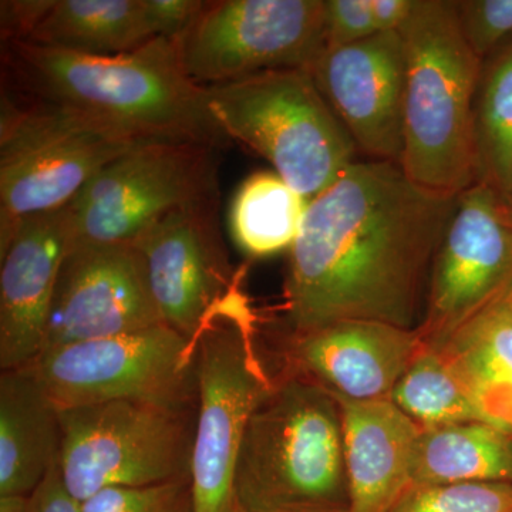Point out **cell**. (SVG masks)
Returning a JSON list of instances; mask_svg holds the SVG:
<instances>
[{"label": "cell", "instance_id": "30bf717a", "mask_svg": "<svg viewBox=\"0 0 512 512\" xmlns=\"http://www.w3.org/2000/svg\"><path fill=\"white\" fill-rule=\"evenodd\" d=\"M217 148L153 141L111 161L66 207L72 245L133 244L171 212L218 200Z\"/></svg>", "mask_w": 512, "mask_h": 512}, {"label": "cell", "instance_id": "44dd1931", "mask_svg": "<svg viewBox=\"0 0 512 512\" xmlns=\"http://www.w3.org/2000/svg\"><path fill=\"white\" fill-rule=\"evenodd\" d=\"M157 39L147 0H55L26 42L87 56H119Z\"/></svg>", "mask_w": 512, "mask_h": 512}, {"label": "cell", "instance_id": "603a6c76", "mask_svg": "<svg viewBox=\"0 0 512 512\" xmlns=\"http://www.w3.org/2000/svg\"><path fill=\"white\" fill-rule=\"evenodd\" d=\"M308 202L275 171L249 175L238 188L229 211L235 244L254 258L291 249L301 231Z\"/></svg>", "mask_w": 512, "mask_h": 512}, {"label": "cell", "instance_id": "5b68a950", "mask_svg": "<svg viewBox=\"0 0 512 512\" xmlns=\"http://www.w3.org/2000/svg\"><path fill=\"white\" fill-rule=\"evenodd\" d=\"M215 123L311 201L355 163L357 148L309 70L205 87Z\"/></svg>", "mask_w": 512, "mask_h": 512}, {"label": "cell", "instance_id": "7402d4cb", "mask_svg": "<svg viewBox=\"0 0 512 512\" xmlns=\"http://www.w3.org/2000/svg\"><path fill=\"white\" fill-rule=\"evenodd\" d=\"M512 484V433L485 423L421 430L412 485Z\"/></svg>", "mask_w": 512, "mask_h": 512}, {"label": "cell", "instance_id": "8992f818", "mask_svg": "<svg viewBox=\"0 0 512 512\" xmlns=\"http://www.w3.org/2000/svg\"><path fill=\"white\" fill-rule=\"evenodd\" d=\"M251 313L232 291L197 342V417L190 480L194 512H238L235 470L249 420L274 386Z\"/></svg>", "mask_w": 512, "mask_h": 512}, {"label": "cell", "instance_id": "2e32d148", "mask_svg": "<svg viewBox=\"0 0 512 512\" xmlns=\"http://www.w3.org/2000/svg\"><path fill=\"white\" fill-rule=\"evenodd\" d=\"M421 346L416 329L375 320H342L291 333L284 372L318 384L339 399H390Z\"/></svg>", "mask_w": 512, "mask_h": 512}, {"label": "cell", "instance_id": "f546056e", "mask_svg": "<svg viewBox=\"0 0 512 512\" xmlns=\"http://www.w3.org/2000/svg\"><path fill=\"white\" fill-rule=\"evenodd\" d=\"M53 5L55 0H3L0 3L3 43L26 42Z\"/></svg>", "mask_w": 512, "mask_h": 512}, {"label": "cell", "instance_id": "7a4b0ae2", "mask_svg": "<svg viewBox=\"0 0 512 512\" xmlns=\"http://www.w3.org/2000/svg\"><path fill=\"white\" fill-rule=\"evenodd\" d=\"M3 92L73 114L116 136L221 147L227 143L192 82L177 42L157 37L134 52L87 56L28 42L3 43Z\"/></svg>", "mask_w": 512, "mask_h": 512}, {"label": "cell", "instance_id": "ac0fdd59", "mask_svg": "<svg viewBox=\"0 0 512 512\" xmlns=\"http://www.w3.org/2000/svg\"><path fill=\"white\" fill-rule=\"evenodd\" d=\"M335 399L342 412L349 512H390L412 487L421 430L390 399Z\"/></svg>", "mask_w": 512, "mask_h": 512}, {"label": "cell", "instance_id": "d6a6232c", "mask_svg": "<svg viewBox=\"0 0 512 512\" xmlns=\"http://www.w3.org/2000/svg\"><path fill=\"white\" fill-rule=\"evenodd\" d=\"M0 512H29V497H0Z\"/></svg>", "mask_w": 512, "mask_h": 512}, {"label": "cell", "instance_id": "e575fe53", "mask_svg": "<svg viewBox=\"0 0 512 512\" xmlns=\"http://www.w3.org/2000/svg\"><path fill=\"white\" fill-rule=\"evenodd\" d=\"M501 201H503L504 210L507 212L508 218H510V221L512 222V185L508 194L505 195Z\"/></svg>", "mask_w": 512, "mask_h": 512}, {"label": "cell", "instance_id": "4dcf8cb0", "mask_svg": "<svg viewBox=\"0 0 512 512\" xmlns=\"http://www.w3.org/2000/svg\"><path fill=\"white\" fill-rule=\"evenodd\" d=\"M29 512H82L80 503L64 488L57 461L43 483L30 495Z\"/></svg>", "mask_w": 512, "mask_h": 512}, {"label": "cell", "instance_id": "4fadbf2b", "mask_svg": "<svg viewBox=\"0 0 512 512\" xmlns=\"http://www.w3.org/2000/svg\"><path fill=\"white\" fill-rule=\"evenodd\" d=\"M160 325L133 244L72 245L57 278L42 353Z\"/></svg>", "mask_w": 512, "mask_h": 512}, {"label": "cell", "instance_id": "277c9868", "mask_svg": "<svg viewBox=\"0 0 512 512\" xmlns=\"http://www.w3.org/2000/svg\"><path fill=\"white\" fill-rule=\"evenodd\" d=\"M406 50L404 174L458 197L477 184L474 100L481 62L467 45L454 0H416L400 29Z\"/></svg>", "mask_w": 512, "mask_h": 512}, {"label": "cell", "instance_id": "484cf974", "mask_svg": "<svg viewBox=\"0 0 512 512\" xmlns=\"http://www.w3.org/2000/svg\"><path fill=\"white\" fill-rule=\"evenodd\" d=\"M390 512H512V484L412 485Z\"/></svg>", "mask_w": 512, "mask_h": 512}, {"label": "cell", "instance_id": "e0dca14e", "mask_svg": "<svg viewBox=\"0 0 512 512\" xmlns=\"http://www.w3.org/2000/svg\"><path fill=\"white\" fill-rule=\"evenodd\" d=\"M72 247L67 208L20 225L0 251V369H22L45 345L60 268Z\"/></svg>", "mask_w": 512, "mask_h": 512}, {"label": "cell", "instance_id": "d590c367", "mask_svg": "<svg viewBox=\"0 0 512 512\" xmlns=\"http://www.w3.org/2000/svg\"><path fill=\"white\" fill-rule=\"evenodd\" d=\"M238 512H245V511H242L241 508H239Z\"/></svg>", "mask_w": 512, "mask_h": 512}, {"label": "cell", "instance_id": "52a82bcc", "mask_svg": "<svg viewBox=\"0 0 512 512\" xmlns=\"http://www.w3.org/2000/svg\"><path fill=\"white\" fill-rule=\"evenodd\" d=\"M138 144L143 143L3 92L0 251L23 222L69 207L106 165Z\"/></svg>", "mask_w": 512, "mask_h": 512}, {"label": "cell", "instance_id": "8fae6325", "mask_svg": "<svg viewBox=\"0 0 512 512\" xmlns=\"http://www.w3.org/2000/svg\"><path fill=\"white\" fill-rule=\"evenodd\" d=\"M185 73L198 86L278 70H309L326 49L325 0L205 2L175 39Z\"/></svg>", "mask_w": 512, "mask_h": 512}, {"label": "cell", "instance_id": "9c48e42d", "mask_svg": "<svg viewBox=\"0 0 512 512\" xmlns=\"http://www.w3.org/2000/svg\"><path fill=\"white\" fill-rule=\"evenodd\" d=\"M28 369L57 409L111 402L192 410L197 343L160 325L42 353Z\"/></svg>", "mask_w": 512, "mask_h": 512}, {"label": "cell", "instance_id": "f1b7e54d", "mask_svg": "<svg viewBox=\"0 0 512 512\" xmlns=\"http://www.w3.org/2000/svg\"><path fill=\"white\" fill-rule=\"evenodd\" d=\"M326 47L352 45L376 35L372 0H325Z\"/></svg>", "mask_w": 512, "mask_h": 512}, {"label": "cell", "instance_id": "5bb4252c", "mask_svg": "<svg viewBox=\"0 0 512 512\" xmlns=\"http://www.w3.org/2000/svg\"><path fill=\"white\" fill-rule=\"evenodd\" d=\"M218 200L171 212L133 242L163 325L197 343L234 291L217 220Z\"/></svg>", "mask_w": 512, "mask_h": 512}, {"label": "cell", "instance_id": "3957f363", "mask_svg": "<svg viewBox=\"0 0 512 512\" xmlns=\"http://www.w3.org/2000/svg\"><path fill=\"white\" fill-rule=\"evenodd\" d=\"M245 512H349L338 400L282 373L249 420L234 481Z\"/></svg>", "mask_w": 512, "mask_h": 512}, {"label": "cell", "instance_id": "4316f807", "mask_svg": "<svg viewBox=\"0 0 512 512\" xmlns=\"http://www.w3.org/2000/svg\"><path fill=\"white\" fill-rule=\"evenodd\" d=\"M80 508L82 512H194L191 480L109 488L84 501Z\"/></svg>", "mask_w": 512, "mask_h": 512}, {"label": "cell", "instance_id": "d6986e66", "mask_svg": "<svg viewBox=\"0 0 512 512\" xmlns=\"http://www.w3.org/2000/svg\"><path fill=\"white\" fill-rule=\"evenodd\" d=\"M60 410L28 367L0 375V497H30L55 466Z\"/></svg>", "mask_w": 512, "mask_h": 512}, {"label": "cell", "instance_id": "ba28073f", "mask_svg": "<svg viewBox=\"0 0 512 512\" xmlns=\"http://www.w3.org/2000/svg\"><path fill=\"white\" fill-rule=\"evenodd\" d=\"M192 410L111 402L60 410V478L77 503L100 491L190 477Z\"/></svg>", "mask_w": 512, "mask_h": 512}, {"label": "cell", "instance_id": "d4e9b609", "mask_svg": "<svg viewBox=\"0 0 512 512\" xmlns=\"http://www.w3.org/2000/svg\"><path fill=\"white\" fill-rule=\"evenodd\" d=\"M390 400L420 430L485 421L444 357L426 346H421L414 356Z\"/></svg>", "mask_w": 512, "mask_h": 512}, {"label": "cell", "instance_id": "1f68e13d", "mask_svg": "<svg viewBox=\"0 0 512 512\" xmlns=\"http://www.w3.org/2000/svg\"><path fill=\"white\" fill-rule=\"evenodd\" d=\"M416 0H372L373 22L377 33L402 29L412 15Z\"/></svg>", "mask_w": 512, "mask_h": 512}, {"label": "cell", "instance_id": "83f0119b", "mask_svg": "<svg viewBox=\"0 0 512 512\" xmlns=\"http://www.w3.org/2000/svg\"><path fill=\"white\" fill-rule=\"evenodd\" d=\"M461 33L483 62L512 37V0H454Z\"/></svg>", "mask_w": 512, "mask_h": 512}, {"label": "cell", "instance_id": "836d02e7", "mask_svg": "<svg viewBox=\"0 0 512 512\" xmlns=\"http://www.w3.org/2000/svg\"><path fill=\"white\" fill-rule=\"evenodd\" d=\"M493 303L503 306L512 315V272L508 276L507 282H505L501 291L495 296Z\"/></svg>", "mask_w": 512, "mask_h": 512}, {"label": "cell", "instance_id": "cb8c5ba5", "mask_svg": "<svg viewBox=\"0 0 512 512\" xmlns=\"http://www.w3.org/2000/svg\"><path fill=\"white\" fill-rule=\"evenodd\" d=\"M474 133L477 183L503 200L512 185V37L481 64Z\"/></svg>", "mask_w": 512, "mask_h": 512}, {"label": "cell", "instance_id": "7c38bea8", "mask_svg": "<svg viewBox=\"0 0 512 512\" xmlns=\"http://www.w3.org/2000/svg\"><path fill=\"white\" fill-rule=\"evenodd\" d=\"M512 272V222L484 184L461 192L434 255L417 335L439 348L494 301Z\"/></svg>", "mask_w": 512, "mask_h": 512}, {"label": "cell", "instance_id": "6da1fadb", "mask_svg": "<svg viewBox=\"0 0 512 512\" xmlns=\"http://www.w3.org/2000/svg\"><path fill=\"white\" fill-rule=\"evenodd\" d=\"M456 202L413 183L399 164L349 165L308 202L289 249L284 309L291 333L342 320L416 329Z\"/></svg>", "mask_w": 512, "mask_h": 512}, {"label": "cell", "instance_id": "ffe728a7", "mask_svg": "<svg viewBox=\"0 0 512 512\" xmlns=\"http://www.w3.org/2000/svg\"><path fill=\"white\" fill-rule=\"evenodd\" d=\"M437 350L484 420L512 433V315L488 303Z\"/></svg>", "mask_w": 512, "mask_h": 512}, {"label": "cell", "instance_id": "9a60e30c", "mask_svg": "<svg viewBox=\"0 0 512 512\" xmlns=\"http://www.w3.org/2000/svg\"><path fill=\"white\" fill-rule=\"evenodd\" d=\"M311 73L357 153L400 165L407 77L400 30L326 47Z\"/></svg>", "mask_w": 512, "mask_h": 512}]
</instances>
